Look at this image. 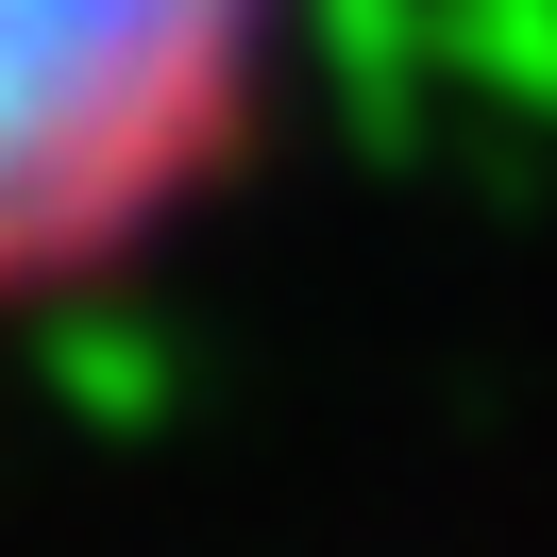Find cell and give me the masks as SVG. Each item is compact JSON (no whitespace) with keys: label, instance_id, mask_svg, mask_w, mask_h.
<instances>
[{"label":"cell","instance_id":"6da1fadb","mask_svg":"<svg viewBox=\"0 0 557 557\" xmlns=\"http://www.w3.org/2000/svg\"><path fill=\"white\" fill-rule=\"evenodd\" d=\"M287 0H0V305L119 271L220 186Z\"/></svg>","mask_w":557,"mask_h":557}]
</instances>
